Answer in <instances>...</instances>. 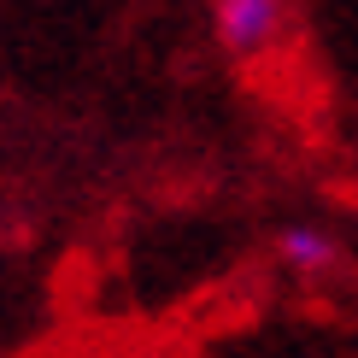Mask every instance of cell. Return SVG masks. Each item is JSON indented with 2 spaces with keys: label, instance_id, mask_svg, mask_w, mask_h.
I'll return each mask as SVG.
<instances>
[{
  "label": "cell",
  "instance_id": "obj_1",
  "mask_svg": "<svg viewBox=\"0 0 358 358\" xmlns=\"http://www.w3.org/2000/svg\"><path fill=\"white\" fill-rule=\"evenodd\" d=\"M282 29V0H217V36L229 53H259Z\"/></svg>",
  "mask_w": 358,
  "mask_h": 358
},
{
  "label": "cell",
  "instance_id": "obj_2",
  "mask_svg": "<svg viewBox=\"0 0 358 358\" xmlns=\"http://www.w3.org/2000/svg\"><path fill=\"white\" fill-rule=\"evenodd\" d=\"M282 252H288L294 264H306V271H323V264L341 259L335 241H329V235H317V229H288V235H282Z\"/></svg>",
  "mask_w": 358,
  "mask_h": 358
}]
</instances>
